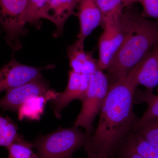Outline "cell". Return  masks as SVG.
<instances>
[{
  "label": "cell",
  "mask_w": 158,
  "mask_h": 158,
  "mask_svg": "<svg viewBox=\"0 0 158 158\" xmlns=\"http://www.w3.org/2000/svg\"><path fill=\"white\" fill-rule=\"evenodd\" d=\"M109 88L106 75L97 69L90 75L88 90L81 100V110L74 124L84 128L88 135H92L94 121L100 112Z\"/></svg>",
  "instance_id": "obj_5"
},
{
  "label": "cell",
  "mask_w": 158,
  "mask_h": 158,
  "mask_svg": "<svg viewBox=\"0 0 158 158\" xmlns=\"http://www.w3.org/2000/svg\"><path fill=\"white\" fill-rule=\"evenodd\" d=\"M118 158H144L136 152L126 138L116 150L115 154Z\"/></svg>",
  "instance_id": "obj_20"
},
{
  "label": "cell",
  "mask_w": 158,
  "mask_h": 158,
  "mask_svg": "<svg viewBox=\"0 0 158 158\" xmlns=\"http://www.w3.org/2000/svg\"><path fill=\"white\" fill-rule=\"evenodd\" d=\"M90 75L77 73L70 70L67 87L63 92H56L51 101L56 117L61 118L62 110L75 100L81 101L88 90Z\"/></svg>",
  "instance_id": "obj_9"
},
{
  "label": "cell",
  "mask_w": 158,
  "mask_h": 158,
  "mask_svg": "<svg viewBox=\"0 0 158 158\" xmlns=\"http://www.w3.org/2000/svg\"><path fill=\"white\" fill-rule=\"evenodd\" d=\"M1 31H0V34H1Z\"/></svg>",
  "instance_id": "obj_24"
},
{
  "label": "cell",
  "mask_w": 158,
  "mask_h": 158,
  "mask_svg": "<svg viewBox=\"0 0 158 158\" xmlns=\"http://www.w3.org/2000/svg\"><path fill=\"white\" fill-rule=\"evenodd\" d=\"M94 158L91 157H90V156H88V158Z\"/></svg>",
  "instance_id": "obj_23"
},
{
  "label": "cell",
  "mask_w": 158,
  "mask_h": 158,
  "mask_svg": "<svg viewBox=\"0 0 158 158\" xmlns=\"http://www.w3.org/2000/svg\"><path fill=\"white\" fill-rule=\"evenodd\" d=\"M142 0H123V6L124 8L127 6H131L134 3L136 2L141 3Z\"/></svg>",
  "instance_id": "obj_22"
},
{
  "label": "cell",
  "mask_w": 158,
  "mask_h": 158,
  "mask_svg": "<svg viewBox=\"0 0 158 158\" xmlns=\"http://www.w3.org/2000/svg\"><path fill=\"white\" fill-rule=\"evenodd\" d=\"M101 26L104 29L98 40V69H107L113 57L126 38L129 30V20L126 9L121 14L105 19Z\"/></svg>",
  "instance_id": "obj_4"
},
{
  "label": "cell",
  "mask_w": 158,
  "mask_h": 158,
  "mask_svg": "<svg viewBox=\"0 0 158 158\" xmlns=\"http://www.w3.org/2000/svg\"><path fill=\"white\" fill-rule=\"evenodd\" d=\"M146 103L147 109L136 124L135 130L148 122L158 118V94H155L153 90H141L136 88L134 97V103Z\"/></svg>",
  "instance_id": "obj_15"
},
{
  "label": "cell",
  "mask_w": 158,
  "mask_h": 158,
  "mask_svg": "<svg viewBox=\"0 0 158 158\" xmlns=\"http://www.w3.org/2000/svg\"><path fill=\"white\" fill-rule=\"evenodd\" d=\"M55 67L52 64L42 67L24 65L12 56L9 63L0 69V93L40 78L42 77V70L52 69Z\"/></svg>",
  "instance_id": "obj_7"
},
{
  "label": "cell",
  "mask_w": 158,
  "mask_h": 158,
  "mask_svg": "<svg viewBox=\"0 0 158 158\" xmlns=\"http://www.w3.org/2000/svg\"><path fill=\"white\" fill-rule=\"evenodd\" d=\"M139 66L138 62L124 78L109 85L96 131L84 146L88 156L111 158L122 142L135 131L139 120L133 109L134 94L139 85Z\"/></svg>",
  "instance_id": "obj_1"
},
{
  "label": "cell",
  "mask_w": 158,
  "mask_h": 158,
  "mask_svg": "<svg viewBox=\"0 0 158 158\" xmlns=\"http://www.w3.org/2000/svg\"><path fill=\"white\" fill-rule=\"evenodd\" d=\"M33 143L24 139L19 135L7 148L9 152V158H38L37 153L33 151Z\"/></svg>",
  "instance_id": "obj_16"
},
{
  "label": "cell",
  "mask_w": 158,
  "mask_h": 158,
  "mask_svg": "<svg viewBox=\"0 0 158 158\" xmlns=\"http://www.w3.org/2000/svg\"><path fill=\"white\" fill-rule=\"evenodd\" d=\"M95 1L101 12L102 23V21L107 18L122 13L124 9L123 0Z\"/></svg>",
  "instance_id": "obj_18"
},
{
  "label": "cell",
  "mask_w": 158,
  "mask_h": 158,
  "mask_svg": "<svg viewBox=\"0 0 158 158\" xmlns=\"http://www.w3.org/2000/svg\"><path fill=\"white\" fill-rule=\"evenodd\" d=\"M141 3L143 7L142 16L158 20V0H142Z\"/></svg>",
  "instance_id": "obj_21"
},
{
  "label": "cell",
  "mask_w": 158,
  "mask_h": 158,
  "mask_svg": "<svg viewBox=\"0 0 158 158\" xmlns=\"http://www.w3.org/2000/svg\"><path fill=\"white\" fill-rule=\"evenodd\" d=\"M126 7L129 30L106 70L109 85L124 78L144 55L158 44V20H149L142 16L137 8L131 6Z\"/></svg>",
  "instance_id": "obj_2"
},
{
  "label": "cell",
  "mask_w": 158,
  "mask_h": 158,
  "mask_svg": "<svg viewBox=\"0 0 158 158\" xmlns=\"http://www.w3.org/2000/svg\"><path fill=\"white\" fill-rule=\"evenodd\" d=\"M81 0H51L40 15V19H45L53 23L56 30L53 33L55 38L63 34L65 22L72 15L75 14V9Z\"/></svg>",
  "instance_id": "obj_11"
},
{
  "label": "cell",
  "mask_w": 158,
  "mask_h": 158,
  "mask_svg": "<svg viewBox=\"0 0 158 158\" xmlns=\"http://www.w3.org/2000/svg\"><path fill=\"white\" fill-rule=\"evenodd\" d=\"M51 0H28L25 20L39 30L41 27L40 15Z\"/></svg>",
  "instance_id": "obj_17"
},
{
  "label": "cell",
  "mask_w": 158,
  "mask_h": 158,
  "mask_svg": "<svg viewBox=\"0 0 158 158\" xmlns=\"http://www.w3.org/2000/svg\"><path fill=\"white\" fill-rule=\"evenodd\" d=\"M89 137L74 125L68 128L59 127L32 143L38 158H73L74 153L85 146Z\"/></svg>",
  "instance_id": "obj_3"
},
{
  "label": "cell",
  "mask_w": 158,
  "mask_h": 158,
  "mask_svg": "<svg viewBox=\"0 0 158 158\" xmlns=\"http://www.w3.org/2000/svg\"><path fill=\"white\" fill-rule=\"evenodd\" d=\"M139 63L138 85L153 90L158 85V44L144 55Z\"/></svg>",
  "instance_id": "obj_12"
},
{
  "label": "cell",
  "mask_w": 158,
  "mask_h": 158,
  "mask_svg": "<svg viewBox=\"0 0 158 158\" xmlns=\"http://www.w3.org/2000/svg\"><path fill=\"white\" fill-rule=\"evenodd\" d=\"M84 48L75 43L67 47L69 66L77 73L91 75L98 69V60L94 59L92 52H86Z\"/></svg>",
  "instance_id": "obj_13"
},
{
  "label": "cell",
  "mask_w": 158,
  "mask_h": 158,
  "mask_svg": "<svg viewBox=\"0 0 158 158\" xmlns=\"http://www.w3.org/2000/svg\"><path fill=\"white\" fill-rule=\"evenodd\" d=\"M77 15L80 22V31L75 43L84 48L85 39L99 26L101 25L102 16L95 0H81Z\"/></svg>",
  "instance_id": "obj_10"
},
{
  "label": "cell",
  "mask_w": 158,
  "mask_h": 158,
  "mask_svg": "<svg viewBox=\"0 0 158 158\" xmlns=\"http://www.w3.org/2000/svg\"><path fill=\"white\" fill-rule=\"evenodd\" d=\"M56 92L54 90H50L45 95L29 99L19 109L17 112L19 119L39 120L44 112L47 103L52 100L56 96Z\"/></svg>",
  "instance_id": "obj_14"
},
{
  "label": "cell",
  "mask_w": 158,
  "mask_h": 158,
  "mask_svg": "<svg viewBox=\"0 0 158 158\" xmlns=\"http://www.w3.org/2000/svg\"><path fill=\"white\" fill-rule=\"evenodd\" d=\"M50 90L48 83L42 77L33 80L6 91V95L0 99V108L17 113L20 106L29 99L45 95Z\"/></svg>",
  "instance_id": "obj_8"
},
{
  "label": "cell",
  "mask_w": 158,
  "mask_h": 158,
  "mask_svg": "<svg viewBox=\"0 0 158 158\" xmlns=\"http://www.w3.org/2000/svg\"><path fill=\"white\" fill-rule=\"evenodd\" d=\"M135 131L158 151V118L148 122Z\"/></svg>",
  "instance_id": "obj_19"
},
{
  "label": "cell",
  "mask_w": 158,
  "mask_h": 158,
  "mask_svg": "<svg viewBox=\"0 0 158 158\" xmlns=\"http://www.w3.org/2000/svg\"><path fill=\"white\" fill-rule=\"evenodd\" d=\"M28 0H0V25L6 43L13 51L22 48L21 37L27 33L25 18Z\"/></svg>",
  "instance_id": "obj_6"
}]
</instances>
